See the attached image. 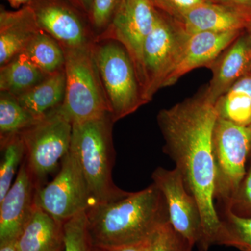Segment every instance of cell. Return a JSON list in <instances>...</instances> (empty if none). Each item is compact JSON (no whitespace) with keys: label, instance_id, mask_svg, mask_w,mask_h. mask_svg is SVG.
Here are the masks:
<instances>
[{"label":"cell","instance_id":"cell-1","mask_svg":"<svg viewBox=\"0 0 251 251\" xmlns=\"http://www.w3.org/2000/svg\"><path fill=\"white\" fill-rule=\"evenodd\" d=\"M219 115L204 89L163 109L157 122L164 140L163 151L173 160L185 185L197 201L202 221L200 248L217 244L222 221L216 208V168L213 134Z\"/></svg>","mask_w":251,"mask_h":251},{"label":"cell","instance_id":"cell-2","mask_svg":"<svg viewBox=\"0 0 251 251\" xmlns=\"http://www.w3.org/2000/svg\"><path fill=\"white\" fill-rule=\"evenodd\" d=\"M87 229L93 247H118L147 240L169 221L164 198L154 184L125 197L91 206Z\"/></svg>","mask_w":251,"mask_h":251},{"label":"cell","instance_id":"cell-3","mask_svg":"<svg viewBox=\"0 0 251 251\" xmlns=\"http://www.w3.org/2000/svg\"><path fill=\"white\" fill-rule=\"evenodd\" d=\"M111 115L101 118L73 124L71 149L88 185L93 205L111 202L129 192L117 187L112 180L115 160L112 142Z\"/></svg>","mask_w":251,"mask_h":251},{"label":"cell","instance_id":"cell-4","mask_svg":"<svg viewBox=\"0 0 251 251\" xmlns=\"http://www.w3.org/2000/svg\"><path fill=\"white\" fill-rule=\"evenodd\" d=\"M94 43L64 49L66 88L60 110L72 124L111 115L94 59Z\"/></svg>","mask_w":251,"mask_h":251},{"label":"cell","instance_id":"cell-5","mask_svg":"<svg viewBox=\"0 0 251 251\" xmlns=\"http://www.w3.org/2000/svg\"><path fill=\"white\" fill-rule=\"evenodd\" d=\"M93 52L114 122L147 104L134 65L122 44L111 39H95Z\"/></svg>","mask_w":251,"mask_h":251},{"label":"cell","instance_id":"cell-6","mask_svg":"<svg viewBox=\"0 0 251 251\" xmlns=\"http://www.w3.org/2000/svg\"><path fill=\"white\" fill-rule=\"evenodd\" d=\"M72 130V122L59 108L20 133L25 148V161L38 188L70 151Z\"/></svg>","mask_w":251,"mask_h":251},{"label":"cell","instance_id":"cell-7","mask_svg":"<svg viewBox=\"0 0 251 251\" xmlns=\"http://www.w3.org/2000/svg\"><path fill=\"white\" fill-rule=\"evenodd\" d=\"M190 35L175 18L158 11L156 23L143 48L145 85L143 98L146 103L161 89L179 62Z\"/></svg>","mask_w":251,"mask_h":251},{"label":"cell","instance_id":"cell-8","mask_svg":"<svg viewBox=\"0 0 251 251\" xmlns=\"http://www.w3.org/2000/svg\"><path fill=\"white\" fill-rule=\"evenodd\" d=\"M216 168L215 198L224 206L237 192L246 173L250 153L248 127L218 118L213 134Z\"/></svg>","mask_w":251,"mask_h":251},{"label":"cell","instance_id":"cell-9","mask_svg":"<svg viewBox=\"0 0 251 251\" xmlns=\"http://www.w3.org/2000/svg\"><path fill=\"white\" fill-rule=\"evenodd\" d=\"M34 205L62 223L93 205L85 176L72 150L53 180L37 188Z\"/></svg>","mask_w":251,"mask_h":251},{"label":"cell","instance_id":"cell-10","mask_svg":"<svg viewBox=\"0 0 251 251\" xmlns=\"http://www.w3.org/2000/svg\"><path fill=\"white\" fill-rule=\"evenodd\" d=\"M157 16L158 11L150 0H121L108 28L95 39H111L125 47L134 65L143 96V48Z\"/></svg>","mask_w":251,"mask_h":251},{"label":"cell","instance_id":"cell-11","mask_svg":"<svg viewBox=\"0 0 251 251\" xmlns=\"http://www.w3.org/2000/svg\"><path fill=\"white\" fill-rule=\"evenodd\" d=\"M153 184L166 202L168 219L173 228L192 247H199L202 239V221L197 201L188 191L176 168L158 167L152 173Z\"/></svg>","mask_w":251,"mask_h":251},{"label":"cell","instance_id":"cell-12","mask_svg":"<svg viewBox=\"0 0 251 251\" xmlns=\"http://www.w3.org/2000/svg\"><path fill=\"white\" fill-rule=\"evenodd\" d=\"M37 188L24 160L14 183L0 201V244L15 242L22 233L35 207Z\"/></svg>","mask_w":251,"mask_h":251},{"label":"cell","instance_id":"cell-13","mask_svg":"<svg viewBox=\"0 0 251 251\" xmlns=\"http://www.w3.org/2000/svg\"><path fill=\"white\" fill-rule=\"evenodd\" d=\"M175 19L190 36L202 31H244L251 25V10L205 1Z\"/></svg>","mask_w":251,"mask_h":251},{"label":"cell","instance_id":"cell-14","mask_svg":"<svg viewBox=\"0 0 251 251\" xmlns=\"http://www.w3.org/2000/svg\"><path fill=\"white\" fill-rule=\"evenodd\" d=\"M212 72L209 85L204 87L206 98L211 103L251 73L250 41L247 31L243 33L220 54L209 67Z\"/></svg>","mask_w":251,"mask_h":251},{"label":"cell","instance_id":"cell-15","mask_svg":"<svg viewBox=\"0 0 251 251\" xmlns=\"http://www.w3.org/2000/svg\"><path fill=\"white\" fill-rule=\"evenodd\" d=\"M245 31H202L190 36L179 62L166 79L163 87L175 85L181 77L194 69L209 67Z\"/></svg>","mask_w":251,"mask_h":251},{"label":"cell","instance_id":"cell-16","mask_svg":"<svg viewBox=\"0 0 251 251\" xmlns=\"http://www.w3.org/2000/svg\"><path fill=\"white\" fill-rule=\"evenodd\" d=\"M39 27L53 37L63 49H80L93 44L83 23L74 11L55 2L34 7Z\"/></svg>","mask_w":251,"mask_h":251},{"label":"cell","instance_id":"cell-17","mask_svg":"<svg viewBox=\"0 0 251 251\" xmlns=\"http://www.w3.org/2000/svg\"><path fill=\"white\" fill-rule=\"evenodd\" d=\"M34 9L26 6L18 11L0 12V66H4L23 52L41 30Z\"/></svg>","mask_w":251,"mask_h":251},{"label":"cell","instance_id":"cell-18","mask_svg":"<svg viewBox=\"0 0 251 251\" xmlns=\"http://www.w3.org/2000/svg\"><path fill=\"white\" fill-rule=\"evenodd\" d=\"M17 251H62L64 223L34 207L21 235L14 242Z\"/></svg>","mask_w":251,"mask_h":251},{"label":"cell","instance_id":"cell-19","mask_svg":"<svg viewBox=\"0 0 251 251\" xmlns=\"http://www.w3.org/2000/svg\"><path fill=\"white\" fill-rule=\"evenodd\" d=\"M65 88L64 68L48 75L32 88L16 95V97L36 120H40L62 106Z\"/></svg>","mask_w":251,"mask_h":251},{"label":"cell","instance_id":"cell-20","mask_svg":"<svg viewBox=\"0 0 251 251\" xmlns=\"http://www.w3.org/2000/svg\"><path fill=\"white\" fill-rule=\"evenodd\" d=\"M219 118L235 125L251 123V73L239 79L215 103Z\"/></svg>","mask_w":251,"mask_h":251},{"label":"cell","instance_id":"cell-21","mask_svg":"<svg viewBox=\"0 0 251 251\" xmlns=\"http://www.w3.org/2000/svg\"><path fill=\"white\" fill-rule=\"evenodd\" d=\"M47 76L25 56L20 54L0 68V91L18 95L32 88Z\"/></svg>","mask_w":251,"mask_h":251},{"label":"cell","instance_id":"cell-22","mask_svg":"<svg viewBox=\"0 0 251 251\" xmlns=\"http://www.w3.org/2000/svg\"><path fill=\"white\" fill-rule=\"evenodd\" d=\"M21 54L36 67L50 75L64 68L65 53L60 44L53 37L41 29Z\"/></svg>","mask_w":251,"mask_h":251},{"label":"cell","instance_id":"cell-23","mask_svg":"<svg viewBox=\"0 0 251 251\" xmlns=\"http://www.w3.org/2000/svg\"><path fill=\"white\" fill-rule=\"evenodd\" d=\"M25 158V148L20 133L1 138L0 201L11 188L15 175Z\"/></svg>","mask_w":251,"mask_h":251},{"label":"cell","instance_id":"cell-24","mask_svg":"<svg viewBox=\"0 0 251 251\" xmlns=\"http://www.w3.org/2000/svg\"><path fill=\"white\" fill-rule=\"evenodd\" d=\"M36 120L20 103L16 96L1 92L0 95V136L19 134L35 124Z\"/></svg>","mask_w":251,"mask_h":251},{"label":"cell","instance_id":"cell-25","mask_svg":"<svg viewBox=\"0 0 251 251\" xmlns=\"http://www.w3.org/2000/svg\"><path fill=\"white\" fill-rule=\"evenodd\" d=\"M222 227L217 244L227 246L241 251H251V217L244 218L225 210Z\"/></svg>","mask_w":251,"mask_h":251},{"label":"cell","instance_id":"cell-26","mask_svg":"<svg viewBox=\"0 0 251 251\" xmlns=\"http://www.w3.org/2000/svg\"><path fill=\"white\" fill-rule=\"evenodd\" d=\"M193 248L167 221L149 237L145 251H192Z\"/></svg>","mask_w":251,"mask_h":251},{"label":"cell","instance_id":"cell-27","mask_svg":"<svg viewBox=\"0 0 251 251\" xmlns=\"http://www.w3.org/2000/svg\"><path fill=\"white\" fill-rule=\"evenodd\" d=\"M64 247L62 251H91L86 211L64 223Z\"/></svg>","mask_w":251,"mask_h":251},{"label":"cell","instance_id":"cell-28","mask_svg":"<svg viewBox=\"0 0 251 251\" xmlns=\"http://www.w3.org/2000/svg\"><path fill=\"white\" fill-rule=\"evenodd\" d=\"M224 208L240 217H251V162L237 192Z\"/></svg>","mask_w":251,"mask_h":251},{"label":"cell","instance_id":"cell-29","mask_svg":"<svg viewBox=\"0 0 251 251\" xmlns=\"http://www.w3.org/2000/svg\"><path fill=\"white\" fill-rule=\"evenodd\" d=\"M120 1L121 0H93L90 13L96 29L103 31V33L108 28Z\"/></svg>","mask_w":251,"mask_h":251},{"label":"cell","instance_id":"cell-30","mask_svg":"<svg viewBox=\"0 0 251 251\" xmlns=\"http://www.w3.org/2000/svg\"><path fill=\"white\" fill-rule=\"evenodd\" d=\"M155 9L173 18H178L204 0H150Z\"/></svg>","mask_w":251,"mask_h":251},{"label":"cell","instance_id":"cell-31","mask_svg":"<svg viewBox=\"0 0 251 251\" xmlns=\"http://www.w3.org/2000/svg\"><path fill=\"white\" fill-rule=\"evenodd\" d=\"M148 239L144 242L137 243V244L118 246V247H93L92 246L91 251H145Z\"/></svg>","mask_w":251,"mask_h":251},{"label":"cell","instance_id":"cell-32","mask_svg":"<svg viewBox=\"0 0 251 251\" xmlns=\"http://www.w3.org/2000/svg\"><path fill=\"white\" fill-rule=\"evenodd\" d=\"M214 2L235 5L251 10V0H216Z\"/></svg>","mask_w":251,"mask_h":251},{"label":"cell","instance_id":"cell-33","mask_svg":"<svg viewBox=\"0 0 251 251\" xmlns=\"http://www.w3.org/2000/svg\"><path fill=\"white\" fill-rule=\"evenodd\" d=\"M0 251H17L14 242L0 244Z\"/></svg>","mask_w":251,"mask_h":251},{"label":"cell","instance_id":"cell-34","mask_svg":"<svg viewBox=\"0 0 251 251\" xmlns=\"http://www.w3.org/2000/svg\"><path fill=\"white\" fill-rule=\"evenodd\" d=\"M13 7H18L21 5L26 4L31 0H8Z\"/></svg>","mask_w":251,"mask_h":251},{"label":"cell","instance_id":"cell-35","mask_svg":"<svg viewBox=\"0 0 251 251\" xmlns=\"http://www.w3.org/2000/svg\"><path fill=\"white\" fill-rule=\"evenodd\" d=\"M79 2L82 4L85 9H87V11H90L92 9V1L93 0H77Z\"/></svg>","mask_w":251,"mask_h":251},{"label":"cell","instance_id":"cell-36","mask_svg":"<svg viewBox=\"0 0 251 251\" xmlns=\"http://www.w3.org/2000/svg\"><path fill=\"white\" fill-rule=\"evenodd\" d=\"M248 127V129H249V135H250V153H249V162H251V123L250 125Z\"/></svg>","mask_w":251,"mask_h":251},{"label":"cell","instance_id":"cell-37","mask_svg":"<svg viewBox=\"0 0 251 251\" xmlns=\"http://www.w3.org/2000/svg\"><path fill=\"white\" fill-rule=\"evenodd\" d=\"M247 31L248 33V35H249V41H250V49H251V25H250V27L248 28Z\"/></svg>","mask_w":251,"mask_h":251},{"label":"cell","instance_id":"cell-38","mask_svg":"<svg viewBox=\"0 0 251 251\" xmlns=\"http://www.w3.org/2000/svg\"><path fill=\"white\" fill-rule=\"evenodd\" d=\"M204 1H209V2H214L216 0H204Z\"/></svg>","mask_w":251,"mask_h":251}]
</instances>
